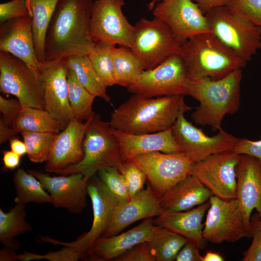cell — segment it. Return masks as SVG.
I'll return each mask as SVG.
<instances>
[{
    "instance_id": "obj_1",
    "label": "cell",
    "mask_w": 261,
    "mask_h": 261,
    "mask_svg": "<svg viewBox=\"0 0 261 261\" xmlns=\"http://www.w3.org/2000/svg\"><path fill=\"white\" fill-rule=\"evenodd\" d=\"M93 0H58L45 40V62L88 55L96 43L90 33Z\"/></svg>"
},
{
    "instance_id": "obj_2",
    "label": "cell",
    "mask_w": 261,
    "mask_h": 261,
    "mask_svg": "<svg viewBox=\"0 0 261 261\" xmlns=\"http://www.w3.org/2000/svg\"><path fill=\"white\" fill-rule=\"evenodd\" d=\"M184 95L147 98L133 94L111 115V128L131 134H144L171 128L180 112L192 107L186 104Z\"/></svg>"
},
{
    "instance_id": "obj_3",
    "label": "cell",
    "mask_w": 261,
    "mask_h": 261,
    "mask_svg": "<svg viewBox=\"0 0 261 261\" xmlns=\"http://www.w3.org/2000/svg\"><path fill=\"white\" fill-rule=\"evenodd\" d=\"M242 77V69L237 68L219 80L188 79V95L199 102L191 114L193 121L202 126H208L213 131L222 129L224 116L235 114L240 108Z\"/></svg>"
},
{
    "instance_id": "obj_4",
    "label": "cell",
    "mask_w": 261,
    "mask_h": 261,
    "mask_svg": "<svg viewBox=\"0 0 261 261\" xmlns=\"http://www.w3.org/2000/svg\"><path fill=\"white\" fill-rule=\"evenodd\" d=\"M178 54L187 68L188 79H221L247 62L212 32L196 34L180 45Z\"/></svg>"
},
{
    "instance_id": "obj_5",
    "label": "cell",
    "mask_w": 261,
    "mask_h": 261,
    "mask_svg": "<svg viewBox=\"0 0 261 261\" xmlns=\"http://www.w3.org/2000/svg\"><path fill=\"white\" fill-rule=\"evenodd\" d=\"M87 121L83 142V159L54 173L62 175L81 173L89 180L100 169L106 167L118 168L122 162L120 145L111 131L109 122L102 120L95 114Z\"/></svg>"
},
{
    "instance_id": "obj_6",
    "label": "cell",
    "mask_w": 261,
    "mask_h": 261,
    "mask_svg": "<svg viewBox=\"0 0 261 261\" xmlns=\"http://www.w3.org/2000/svg\"><path fill=\"white\" fill-rule=\"evenodd\" d=\"M188 80L185 64L176 53L155 68L144 70L127 88L130 93L147 98L185 96Z\"/></svg>"
},
{
    "instance_id": "obj_7",
    "label": "cell",
    "mask_w": 261,
    "mask_h": 261,
    "mask_svg": "<svg viewBox=\"0 0 261 261\" xmlns=\"http://www.w3.org/2000/svg\"><path fill=\"white\" fill-rule=\"evenodd\" d=\"M0 90L14 96L22 107L44 109L40 72L20 59L0 51Z\"/></svg>"
},
{
    "instance_id": "obj_8",
    "label": "cell",
    "mask_w": 261,
    "mask_h": 261,
    "mask_svg": "<svg viewBox=\"0 0 261 261\" xmlns=\"http://www.w3.org/2000/svg\"><path fill=\"white\" fill-rule=\"evenodd\" d=\"M204 15L212 32L247 62L261 49V27L235 16L225 6Z\"/></svg>"
},
{
    "instance_id": "obj_9",
    "label": "cell",
    "mask_w": 261,
    "mask_h": 261,
    "mask_svg": "<svg viewBox=\"0 0 261 261\" xmlns=\"http://www.w3.org/2000/svg\"><path fill=\"white\" fill-rule=\"evenodd\" d=\"M130 48L145 70L155 68L169 56L178 53L180 45L172 31L160 19L141 18L134 25Z\"/></svg>"
},
{
    "instance_id": "obj_10",
    "label": "cell",
    "mask_w": 261,
    "mask_h": 261,
    "mask_svg": "<svg viewBox=\"0 0 261 261\" xmlns=\"http://www.w3.org/2000/svg\"><path fill=\"white\" fill-rule=\"evenodd\" d=\"M90 178L87 184V193L93 209V222L90 229L80 235L75 241L66 243L49 237L41 236L40 241L53 245L72 247L81 254L82 258L89 255L95 241L102 237L107 229L119 202L99 178Z\"/></svg>"
},
{
    "instance_id": "obj_11",
    "label": "cell",
    "mask_w": 261,
    "mask_h": 261,
    "mask_svg": "<svg viewBox=\"0 0 261 261\" xmlns=\"http://www.w3.org/2000/svg\"><path fill=\"white\" fill-rule=\"evenodd\" d=\"M130 160L144 172L148 183L160 196L192 175L195 163L184 152L159 151L141 154Z\"/></svg>"
},
{
    "instance_id": "obj_12",
    "label": "cell",
    "mask_w": 261,
    "mask_h": 261,
    "mask_svg": "<svg viewBox=\"0 0 261 261\" xmlns=\"http://www.w3.org/2000/svg\"><path fill=\"white\" fill-rule=\"evenodd\" d=\"M124 0L93 1L90 24L91 39L131 48L134 26L122 12Z\"/></svg>"
},
{
    "instance_id": "obj_13",
    "label": "cell",
    "mask_w": 261,
    "mask_h": 261,
    "mask_svg": "<svg viewBox=\"0 0 261 261\" xmlns=\"http://www.w3.org/2000/svg\"><path fill=\"white\" fill-rule=\"evenodd\" d=\"M182 110L172 127L174 136L183 152L197 162L217 153L231 151L240 138L223 129L217 134L208 136L201 129L188 121Z\"/></svg>"
},
{
    "instance_id": "obj_14",
    "label": "cell",
    "mask_w": 261,
    "mask_h": 261,
    "mask_svg": "<svg viewBox=\"0 0 261 261\" xmlns=\"http://www.w3.org/2000/svg\"><path fill=\"white\" fill-rule=\"evenodd\" d=\"M209 201L210 206L203 231L206 242L219 244L250 238L236 198L224 200L213 195Z\"/></svg>"
},
{
    "instance_id": "obj_15",
    "label": "cell",
    "mask_w": 261,
    "mask_h": 261,
    "mask_svg": "<svg viewBox=\"0 0 261 261\" xmlns=\"http://www.w3.org/2000/svg\"><path fill=\"white\" fill-rule=\"evenodd\" d=\"M239 159L240 155L232 150L213 154L195 162L192 174L214 196L224 200L235 199V169Z\"/></svg>"
},
{
    "instance_id": "obj_16",
    "label": "cell",
    "mask_w": 261,
    "mask_h": 261,
    "mask_svg": "<svg viewBox=\"0 0 261 261\" xmlns=\"http://www.w3.org/2000/svg\"><path fill=\"white\" fill-rule=\"evenodd\" d=\"M152 13L167 25L180 45L196 34L212 32L205 15L192 0H165L157 3Z\"/></svg>"
},
{
    "instance_id": "obj_17",
    "label": "cell",
    "mask_w": 261,
    "mask_h": 261,
    "mask_svg": "<svg viewBox=\"0 0 261 261\" xmlns=\"http://www.w3.org/2000/svg\"><path fill=\"white\" fill-rule=\"evenodd\" d=\"M68 67L64 60L42 63L39 72L43 84L44 109L63 130L74 119L69 100Z\"/></svg>"
},
{
    "instance_id": "obj_18",
    "label": "cell",
    "mask_w": 261,
    "mask_h": 261,
    "mask_svg": "<svg viewBox=\"0 0 261 261\" xmlns=\"http://www.w3.org/2000/svg\"><path fill=\"white\" fill-rule=\"evenodd\" d=\"M41 183L52 198L55 208H63L72 213H81L87 206L88 179L82 174L75 173L60 176L28 170Z\"/></svg>"
},
{
    "instance_id": "obj_19",
    "label": "cell",
    "mask_w": 261,
    "mask_h": 261,
    "mask_svg": "<svg viewBox=\"0 0 261 261\" xmlns=\"http://www.w3.org/2000/svg\"><path fill=\"white\" fill-rule=\"evenodd\" d=\"M160 196L148 183L128 201H119L107 229L102 237L118 234L125 228L142 219L157 217L163 211Z\"/></svg>"
},
{
    "instance_id": "obj_20",
    "label": "cell",
    "mask_w": 261,
    "mask_h": 261,
    "mask_svg": "<svg viewBox=\"0 0 261 261\" xmlns=\"http://www.w3.org/2000/svg\"><path fill=\"white\" fill-rule=\"evenodd\" d=\"M235 171L236 199L250 237V220L253 210L255 209L261 217V162L256 157L241 154Z\"/></svg>"
},
{
    "instance_id": "obj_21",
    "label": "cell",
    "mask_w": 261,
    "mask_h": 261,
    "mask_svg": "<svg viewBox=\"0 0 261 261\" xmlns=\"http://www.w3.org/2000/svg\"><path fill=\"white\" fill-rule=\"evenodd\" d=\"M0 51L10 53L39 72L42 62L35 53L30 16L14 18L0 24Z\"/></svg>"
},
{
    "instance_id": "obj_22",
    "label": "cell",
    "mask_w": 261,
    "mask_h": 261,
    "mask_svg": "<svg viewBox=\"0 0 261 261\" xmlns=\"http://www.w3.org/2000/svg\"><path fill=\"white\" fill-rule=\"evenodd\" d=\"M87 121L85 123L74 118L55 137L45 171L54 172L79 162L84 152L83 142Z\"/></svg>"
},
{
    "instance_id": "obj_23",
    "label": "cell",
    "mask_w": 261,
    "mask_h": 261,
    "mask_svg": "<svg viewBox=\"0 0 261 261\" xmlns=\"http://www.w3.org/2000/svg\"><path fill=\"white\" fill-rule=\"evenodd\" d=\"M111 130L119 143L122 162L151 152L183 153L174 136L172 128L163 131L144 134L128 133L111 127Z\"/></svg>"
},
{
    "instance_id": "obj_24",
    "label": "cell",
    "mask_w": 261,
    "mask_h": 261,
    "mask_svg": "<svg viewBox=\"0 0 261 261\" xmlns=\"http://www.w3.org/2000/svg\"><path fill=\"white\" fill-rule=\"evenodd\" d=\"M158 227L153 218H149L121 234L101 237L94 243L89 255L99 261L114 260L135 245L148 242Z\"/></svg>"
},
{
    "instance_id": "obj_25",
    "label": "cell",
    "mask_w": 261,
    "mask_h": 261,
    "mask_svg": "<svg viewBox=\"0 0 261 261\" xmlns=\"http://www.w3.org/2000/svg\"><path fill=\"white\" fill-rule=\"evenodd\" d=\"M209 206L208 201L187 211H163L153 222L158 226L167 228L196 243L200 248H203L206 242L203 235L202 220Z\"/></svg>"
},
{
    "instance_id": "obj_26",
    "label": "cell",
    "mask_w": 261,
    "mask_h": 261,
    "mask_svg": "<svg viewBox=\"0 0 261 261\" xmlns=\"http://www.w3.org/2000/svg\"><path fill=\"white\" fill-rule=\"evenodd\" d=\"M212 192L193 174L183 179L160 196L164 211L189 210L207 201Z\"/></svg>"
},
{
    "instance_id": "obj_27",
    "label": "cell",
    "mask_w": 261,
    "mask_h": 261,
    "mask_svg": "<svg viewBox=\"0 0 261 261\" xmlns=\"http://www.w3.org/2000/svg\"><path fill=\"white\" fill-rule=\"evenodd\" d=\"M58 0H30L32 32L38 60L45 62L44 45L47 31Z\"/></svg>"
},
{
    "instance_id": "obj_28",
    "label": "cell",
    "mask_w": 261,
    "mask_h": 261,
    "mask_svg": "<svg viewBox=\"0 0 261 261\" xmlns=\"http://www.w3.org/2000/svg\"><path fill=\"white\" fill-rule=\"evenodd\" d=\"M68 69L72 70L81 84L90 93L108 102V87L92 65L87 55H73L64 59Z\"/></svg>"
},
{
    "instance_id": "obj_29",
    "label": "cell",
    "mask_w": 261,
    "mask_h": 261,
    "mask_svg": "<svg viewBox=\"0 0 261 261\" xmlns=\"http://www.w3.org/2000/svg\"><path fill=\"white\" fill-rule=\"evenodd\" d=\"M26 205L17 203L7 212L0 209V241L4 246L14 250L19 248V244L15 241L14 237L32 230L25 219Z\"/></svg>"
},
{
    "instance_id": "obj_30",
    "label": "cell",
    "mask_w": 261,
    "mask_h": 261,
    "mask_svg": "<svg viewBox=\"0 0 261 261\" xmlns=\"http://www.w3.org/2000/svg\"><path fill=\"white\" fill-rule=\"evenodd\" d=\"M17 132H51L58 133L62 130L60 123L44 109L22 107L12 123Z\"/></svg>"
},
{
    "instance_id": "obj_31",
    "label": "cell",
    "mask_w": 261,
    "mask_h": 261,
    "mask_svg": "<svg viewBox=\"0 0 261 261\" xmlns=\"http://www.w3.org/2000/svg\"><path fill=\"white\" fill-rule=\"evenodd\" d=\"M188 240L167 228L158 226L147 244L154 261H173Z\"/></svg>"
},
{
    "instance_id": "obj_32",
    "label": "cell",
    "mask_w": 261,
    "mask_h": 261,
    "mask_svg": "<svg viewBox=\"0 0 261 261\" xmlns=\"http://www.w3.org/2000/svg\"><path fill=\"white\" fill-rule=\"evenodd\" d=\"M13 180L16 192L14 201L16 203H51L50 194L45 191L40 181L28 171L18 169L14 173Z\"/></svg>"
},
{
    "instance_id": "obj_33",
    "label": "cell",
    "mask_w": 261,
    "mask_h": 261,
    "mask_svg": "<svg viewBox=\"0 0 261 261\" xmlns=\"http://www.w3.org/2000/svg\"><path fill=\"white\" fill-rule=\"evenodd\" d=\"M113 61L116 85L127 88L145 70L141 61L129 47H116Z\"/></svg>"
},
{
    "instance_id": "obj_34",
    "label": "cell",
    "mask_w": 261,
    "mask_h": 261,
    "mask_svg": "<svg viewBox=\"0 0 261 261\" xmlns=\"http://www.w3.org/2000/svg\"><path fill=\"white\" fill-rule=\"evenodd\" d=\"M67 80L69 100L74 118L81 122L86 121L95 114L92 105L96 97L81 85L75 72L69 69Z\"/></svg>"
},
{
    "instance_id": "obj_35",
    "label": "cell",
    "mask_w": 261,
    "mask_h": 261,
    "mask_svg": "<svg viewBox=\"0 0 261 261\" xmlns=\"http://www.w3.org/2000/svg\"><path fill=\"white\" fill-rule=\"evenodd\" d=\"M116 45L98 42L87 55L94 69L107 87L116 85L113 53Z\"/></svg>"
},
{
    "instance_id": "obj_36",
    "label": "cell",
    "mask_w": 261,
    "mask_h": 261,
    "mask_svg": "<svg viewBox=\"0 0 261 261\" xmlns=\"http://www.w3.org/2000/svg\"><path fill=\"white\" fill-rule=\"evenodd\" d=\"M29 160L35 163L46 162L50 157L56 134L51 132H21Z\"/></svg>"
},
{
    "instance_id": "obj_37",
    "label": "cell",
    "mask_w": 261,
    "mask_h": 261,
    "mask_svg": "<svg viewBox=\"0 0 261 261\" xmlns=\"http://www.w3.org/2000/svg\"><path fill=\"white\" fill-rule=\"evenodd\" d=\"M224 6L235 16L261 27V0H228Z\"/></svg>"
},
{
    "instance_id": "obj_38",
    "label": "cell",
    "mask_w": 261,
    "mask_h": 261,
    "mask_svg": "<svg viewBox=\"0 0 261 261\" xmlns=\"http://www.w3.org/2000/svg\"><path fill=\"white\" fill-rule=\"evenodd\" d=\"M98 173L99 178L118 200L126 201L130 199L125 178L117 167H104L100 169Z\"/></svg>"
},
{
    "instance_id": "obj_39",
    "label": "cell",
    "mask_w": 261,
    "mask_h": 261,
    "mask_svg": "<svg viewBox=\"0 0 261 261\" xmlns=\"http://www.w3.org/2000/svg\"><path fill=\"white\" fill-rule=\"evenodd\" d=\"M126 181L130 198L144 189L147 179L144 172L131 160L122 162L118 167Z\"/></svg>"
},
{
    "instance_id": "obj_40",
    "label": "cell",
    "mask_w": 261,
    "mask_h": 261,
    "mask_svg": "<svg viewBox=\"0 0 261 261\" xmlns=\"http://www.w3.org/2000/svg\"><path fill=\"white\" fill-rule=\"evenodd\" d=\"M249 232L252 241L242 261H261V217L257 212L251 217Z\"/></svg>"
},
{
    "instance_id": "obj_41",
    "label": "cell",
    "mask_w": 261,
    "mask_h": 261,
    "mask_svg": "<svg viewBox=\"0 0 261 261\" xmlns=\"http://www.w3.org/2000/svg\"><path fill=\"white\" fill-rule=\"evenodd\" d=\"M19 260L30 261L46 259L52 261H76L82 257L79 252L75 249L64 246L60 250L50 252L44 255H37L34 253L25 252L23 254L18 255Z\"/></svg>"
},
{
    "instance_id": "obj_42",
    "label": "cell",
    "mask_w": 261,
    "mask_h": 261,
    "mask_svg": "<svg viewBox=\"0 0 261 261\" xmlns=\"http://www.w3.org/2000/svg\"><path fill=\"white\" fill-rule=\"evenodd\" d=\"M27 16H29L27 0H11L0 4V24L14 18Z\"/></svg>"
},
{
    "instance_id": "obj_43",
    "label": "cell",
    "mask_w": 261,
    "mask_h": 261,
    "mask_svg": "<svg viewBox=\"0 0 261 261\" xmlns=\"http://www.w3.org/2000/svg\"><path fill=\"white\" fill-rule=\"evenodd\" d=\"M22 106L17 99L5 98L0 96V111L2 117L0 121L5 124L11 126L22 109Z\"/></svg>"
},
{
    "instance_id": "obj_44",
    "label": "cell",
    "mask_w": 261,
    "mask_h": 261,
    "mask_svg": "<svg viewBox=\"0 0 261 261\" xmlns=\"http://www.w3.org/2000/svg\"><path fill=\"white\" fill-rule=\"evenodd\" d=\"M114 261H154L148 247L147 242L135 245L115 258Z\"/></svg>"
},
{
    "instance_id": "obj_45",
    "label": "cell",
    "mask_w": 261,
    "mask_h": 261,
    "mask_svg": "<svg viewBox=\"0 0 261 261\" xmlns=\"http://www.w3.org/2000/svg\"><path fill=\"white\" fill-rule=\"evenodd\" d=\"M232 151L237 154H246L257 158L261 162V139L252 141L240 138Z\"/></svg>"
},
{
    "instance_id": "obj_46",
    "label": "cell",
    "mask_w": 261,
    "mask_h": 261,
    "mask_svg": "<svg viewBox=\"0 0 261 261\" xmlns=\"http://www.w3.org/2000/svg\"><path fill=\"white\" fill-rule=\"evenodd\" d=\"M200 247L195 242L188 240L178 252L174 261H203L199 252Z\"/></svg>"
},
{
    "instance_id": "obj_47",
    "label": "cell",
    "mask_w": 261,
    "mask_h": 261,
    "mask_svg": "<svg viewBox=\"0 0 261 261\" xmlns=\"http://www.w3.org/2000/svg\"><path fill=\"white\" fill-rule=\"evenodd\" d=\"M2 154L3 163L6 169L13 170L19 166L21 156L11 150L3 151Z\"/></svg>"
},
{
    "instance_id": "obj_48",
    "label": "cell",
    "mask_w": 261,
    "mask_h": 261,
    "mask_svg": "<svg viewBox=\"0 0 261 261\" xmlns=\"http://www.w3.org/2000/svg\"><path fill=\"white\" fill-rule=\"evenodd\" d=\"M196 3L204 14L211 10L218 7L224 6L228 0H192Z\"/></svg>"
},
{
    "instance_id": "obj_49",
    "label": "cell",
    "mask_w": 261,
    "mask_h": 261,
    "mask_svg": "<svg viewBox=\"0 0 261 261\" xmlns=\"http://www.w3.org/2000/svg\"><path fill=\"white\" fill-rule=\"evenodd\" d=\"M0 121V144L15 137L18 133L13 128L9 127Z\"/></svg>"
},
{
    "instance_id": "obj_50",
    "label": "cell",
    "mask_w": 261,
    "mask_h": 261,
    "mask_svg": "<svg viewBox=\"0 0 261 261\" xmlns=\"http://www.w3.org/2000/svg\"><path fill=\"white\" fill-rule=\"evenodd\" d=\"M10 148L12 151L22 157L27 154V148L25 142L17 138L14 137L9 140Z\"/></svg>"
},
{
    "instance_id": "obj_51",
    "label": "cell",
    "mask_w": 261,
    "mask_h": 261,
    "mask_svg": "<svg viewBox=\"0 0 261 261\" xmlns=\"http://www.w3.org/2000/svg\"><path fill=\"white\" fill-rule=\"evenodd\" d=\"M18 260V255L12 248L4 246L0 252V261H14Z\"/></svg>"
},
{
    "instance_id": "obj_52",
    "label": "cell",
    "mask_w": 261,
    "mask_h": 261,
    "mask_svg": "<svg viewBox=\"0 0 261 261\" xmlns=\"http://www.w3.org/2000/svg\"><path fill=\"white\" fill-rule=\"evenodd\" d=\"M224 259L219 253L213 251H207L203 256V261H223Z\"/></svg>"
},
{
    "instance_id": "obj_53",
    "label": "cell",
    "mask_w": 261,
    "mask_h": 261,
    "mask_svg": "<svg viewBox=\"0 0 261 261\" xmlns=\"http://www.w3.org/2000/svg\"><path fill=\"white\" fill-rule=\"evenodd\" d=\"M164 0H152L151 2L147 5L148 10L150 11L153 10L157 3Z\"/></svg>"
},
{
    "instance_id": "obj_54",
    "label": "cell",
    "mask_w": 261,
    "mask_h": 261,
    "mask_svg": "<svg viewBox=\"0 0 261 261\" xmlns=\"http://www.w3.org/2000/svg\"><path fill=\"white\" fill-rule=\"evenodd\" d=\"M27 3H28V6L29 13V16L31 17L32 14H31V11L30 7V0H27Z\"/></svg>"
}]
</instances>
